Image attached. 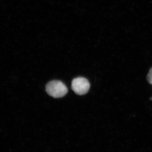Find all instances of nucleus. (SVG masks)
<instances>
[{"mask_svg":"<svg viewBox=\"0 0 152 152\" xmlns=\"http://www.w3.org/2000/svg\"><path fill=\"white\" fill-rule=\"evenodd\" d=\"M46 91L50 96L55 98H61L66 94L68 89L61 81L53 80L46 86Z\"/></svg>","mask_w":152,"mask_h":152,"instance_id":"nucleus-1","label":"nucleus"},{"mask_svg":"<svg viewBox=\"0 0 152 152\" xmlns=\"http://www.w3.org/2000/svg\"><path fill=\"white\" fill-rule=\"evenodd\" d=\"M90 88L89 82L85 78L79 77L74 79L72 81V89L77 94H86Z\"/></svg>","mask_w":152,"mask_h":152,"instance_id":"nucleus-2","label":"nucleus"},{"mask_svg":"<svg viewBox=\"0 0 152 152\" xmlns=\"http://www.w3.org/2000/svg\"><path fill=\"white\" fill-rule=\"evenodd\" d=\"M147 80L149 83L152 85V67L150 69L149 72L147 75Z\"/></svg>","mask_w":152,"mask_h":152,"instance_id":"nucleus-3","label":"nucleus"}]
</instances>
